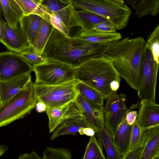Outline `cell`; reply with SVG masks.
<instances>
[{"label": "cell", "mask_w": 159, "mask_h": 159, "mask_svg": "<svg viewBox=\"0 0 159 159\" xmlns=\"http://www.w3.org/2000/svg\"><path fill=\"white\" fill-rule=\"evenodd\" d=\"M116 42L94 43L67 36L55 28L43 54L47 58L64 63L75 68L88 60L103 56Z\"/></svg>", "instance_id": "6da1fadb"}, {"label": "cell", "mask_w": 159, "mask_h": 159, "mask_svg": "<svg viewBox=\"0 0 159 159\" xmlns=\"http://www.w3.org/2000/svg\"><path fill=\"white\" fill-rule=\"evenodd\" d=\"M146 42L140 37L125 38L114 43L103 55L111 61L120 77L136 91L141 78Z\"/></svg>", "instance_id": "7a4b0ae2"}, {"label": "cell", "mask_w": 159, "mask_h": 159, "mask_svg": "<svg viewBox=\"0 0 159 159\" xmlns=\"http://www.w3.org/2000/svg\"><path fill=\"white\" fill-rule=\"evenodd\" d=\"M75 69L77 80L98 91L105 99L113 92L111 82L121 80L111 61L103 56L89 59Z\"/></svg>", "instance_id": "3957f363"}, {"label": "cell", "mask_w": 159, "mask_h": 159, "mask_svg": "<svg viewBox=\"0 0 159 159\" xmlns=\"http://www.w3.org/2000/svg\"><path fill=\"white\" fill-rule=\"evenodd\" d=\"M76 9L97 14L112 24L117 30L125 27L131 14L130 8L125 3L112 0H65Z\"/></svg>", "instance_id": "277c9868"}, {"label": "cell", "mask_w": 159, "mask_h": 159, "mask_svg": "<svg viewBox=\"0 0 159 159\" xmlns=\"http://www.w3.org/2000/svg\"><path fill=\"white\" fill-rule=\"evenodd\" d=\"M34 84L30 80L16 94L0 105V127L23 118L35 107L38 99Z\"/></svg>", "instance_id": "5b68a950"}, {"label": "cell", "mask_w": 159, "mask_h": 159, "mask_svg": "<svg viewBox=\"0 0 159 159\" xmlns=\"http://www.w3.org/2000/svg\"><path fill=\"white\" fill-rule=\"evenodd\" d=\"M79 80L57 85H45L34 83L35 92L38 100L49 108L61 106L75 100L79 93L76 88Z\"/></svg>", "instance_id": "8992f818"}, {"label": "cell", "mask_w": 159, "mask_h": 159, "mask_svg": "<svg viewBox=\"0 0 159 159\" xmlns=\"http://www.w3.org/2000/svg\"><path fill=\"white\" fill-rule=\"evenodd\" d=\"M33 71L36 84L57 85L77 79L75 68L64 63L48 59L42 63L34 66Z\"/></svg>", "instance_id": "52a82bcc"}, {"label": "cell", "mask_w": 159, "mask_h": 159, "mask_svg": "<svg viewBox=\"0 0 159 159\" xmlns=\"http://www.w3.org/2000/svg\"><path fill=\"white\" fill-rule=\"evenodd\" d=\"M126 99L125 94H118L117 91H113L106 99L103 108L104 126L112 139L117 127L132 110L126 107Z\"/></svg>", "instance_id": "ba28073f"}, {"label": "cell", "mask_w": 159, "mask_h": 159, "mask_svg": "<svg viewBox=\"0 0 159 159\" xmlns=\"http://www.w3.org/2000/svg\"><path fill=\"white\" fill-rule=\"evenodd\" d=\"M159 65L154 61L150 50L145 46L140 81L137 90L141 100L155 102L156 88Z\"/></svg>", "instance_id": "9c48e42d"}, {"label": "cell", "mask_w": 159, "mask_h": 159, "mask_svg": "<svg viewBox=\"0 0 159 159\" xmlns=\"http://www.w3.org/2000/svg\"><path fill=\"white\" fill-rule=\"evenodd\" d=\"M42 4L49 10L52 15L66 27L71 29L73 27L82 28L83 21L73 5L63 0H41Z\"/></svg>", "instance_id": "30bf717a"}, {"label": "cell", "mask_w": 159, "mask_h": 159, "mask_svg": "<svg viewBox=\"0 0 159 159\" xmlns=\"http://www.w3.org/2000/svg\"><path fill=\"white\" fill-rule=\"evenodd\" d=\"M32 71V68L19 54L11 51L0 52V81Z\"/></svg>", "instance_id": "8fae6325"}, {"label": "cell", "mask_w": 159, "mask_h": 159, "mask_svg": "<svg viewBox=\"0 0 159 159\" xmlns=\"http://www.w3.org/2000/svg\"><path fill=\"white\" fill-rule=\"evenodd\" d=\"M45 112L48 118L50 133L66 120L72 119H84L81 108L76 99L59 107H47Z\"/></svg>", "instance_id": "7c38bea8"}, {"label": "cell", "mask_w": 159, "mask_h": 159, "mask_svg": "<svg viewBox=\"0 0 159 159\" xmlns=\"http://www.w3.org/2000/svg\"><path fill=\"white\" fill-rule=\"evenodd\" d=\"M0 43L9 51L20 54L30 46L28 39L20 26V21L16 26L12 28L5 22L3 37Z\"/></svg>", "instance_id": "4fadbf2b"}, {"label": "cell", "mask_w": 159, "mask_h": 159, "mask_svg": "<svg viewBox=\"0 0 159 159\" xmlns=\"http://www.w3.org/2000/svg\"><path fill=\"white\" fill-rule=\"evenodd\" d=\"M76 100L80 105L84 120L89 127L96 132L104 124L103 106L95 104L79 94Z\"/></svg>", "instance_id": "5bb4252c"}, {"label": "cell", "mask_w": 159, "mask_h": 159, "mask_svg": "<svg viewBox=\"0 0 159 159\" xmlns=\"http://www.w3.org/2000/svg\"><path fill=\"white\" fill-rule=\"evenodd\" d=\"M31 72L0 81L1 104L7 102L18 93L31 80Z\"/></svg>", "instance_id": "9a60e30c"}, {"label": "cell", "mask_w": 159, "mask_h": 159, "mask_svg": "<svg viewBox=\"0 0 159 159\" xmlns=\"http://www.w3.org/2000/svg\"><path fill=\"white\" fill-rule=\"evenodd\" d=\"M136 120L143 129L159 125V105L156 102L141 100Z\"/></svg>", "instance_id": "2e32d148"}, {"label": "cell", "mask_w": 159, "mask_h": 159, "mask_svg": "<svg viewBox=\"0 0 159 159\" xmlns=\"http://www.w3.org/2000/svg\"><path fill=\"white\" fill-rule=\"evenodd\" d=\"M13 7L20 15L35 14L49 18L51 12L41 3V0H10Z\"/></svg>", "instance_id": "e0dca14e"}, {"label": "cell", "mask_w": 159, "mask_h": 159, "mask_svg": "<svg viewBox=\"0 0 159 159\" xmlns=\"http://www.w3.org/2000/svg\"><path fill=\"white\" fill-rule=\"evenodd\" d=\"M43 18L35 14L24 15L20 16V26L30 47H33L36 41Z\"/></svg>", "instance_id": "ac0fdd59"}, {"label": "cell", "mask_w": 159, "mask_h": 159, "mask_svg": "<svg viewBox=\"0 0 159 159\" xmlns=\"http://www.w3.org/2000/svg\"><path fill=\"white\" fill-rule=\"evenodd\" d=\"M133 125L128 124L125 118L120 124L113 136L116 147L124 158L129 152Z\"/></svg>", "instance_id": "d6986e66"}, {"label": "cell", "mask_w": 159, "mask_h": 159, "mask_svg": "<svg viewBox=\"0 0 159 159\" xmlns=\"http://www.w3.org/2000/svg\"><path fill=\"white\" fill-rule=\"evenodd\" d=\"M77 39L87 42L103 43L116 42L121 39V35L116 32H105L93 29H82L75 37Z\"/></svg>", "instance_id": "ffe728a7"}, {"label": "cell", "mask_w": 159, "mask_h": 159, "mask_svg": "<svg viewBox=\"0 0 159 159\" xmlns=\"http://www.w3.org/2000/svg\"><path fill=\"white\" fill-rule=\"evenodd\" d=\"M125 0L135 10L139 18L149 15L155 16L159 13V0Z\"/></svg>", "instance_id": "44dd1931"}, {"label": "cell", "mask_w": 159, "mask_h": 159, "mask_svg": "<svg viewBox=\"0 0 159 159\" xmlns=\"http://www.w3.org/2000/svg\"><path fill=\"white\" fill-rule=\"evenodd\" d=\"M98 140L105 148L107 159H124L114 143L113 139L106 129L104 124L102 125L95 133Z\"/></svg>", "instance_id": "7402d4cb"}, {"label": "cell", "mask_w": 159, "mask_h": 159, "mask_svg": "<svg viewBox=\"0 0 159 159\" xmlns=\"http://www.w3.org/2000/svg\"><path fill=\"white\" fill-rule=\"evenodd\" d=\"M86 127L88 126L84 119H72L66 120L53 131L50 139L53 140L57 137L64 135H75L80 127Z\"/></svg>", "instance_id": "603a6c76"}, {"label": "cell", "mask_w": 159, "mask_h": 159, "mask_svg": "<svg viewBox=\"0 0 159 159\" xmlns=\"http://www.w3.org/2000/svg\"><path fill=\"white\" fill-rule=\"evenodd\" d=\"M54 27L50 18H43L36 41L32 47L37 53L43 54L45 46Z\"/></svg>", "instance_id": "cb8c5ba5"}, {"label": "cell", "mask_w": 159, "mask_h": 159, "mask_svg": "<svg viewBox=\"0 0 159 159\" xmlns=\"http://www.w3.org/2000/svg\"><path fill=\"white\" fill-rule=\"evenodd\" d=\"M76 88L79 94L84 98L100 106H103L105 98L98 91L79 80L76 85Z\"/></svg>", "instance_id": "d4e9b609"}, {"label": "cell", "mask_w": 159, "mask_h": 159, "mask_svg": "<svg viewBox=\"0 0 159 159\" xmlns=\"http://www.w3.org/2000/svg\"><path fill=\"white\" fill-rule=\"evenodd\" d=\"M159 125L149 139L140 159H159Z\"/></svg>", "instance_id": "484cf974"}, {"label": "cell", "mask_w": 159, "mask_h": 159, "mask_svg": "<svg viewBox=\"0 0 159 159\" xmlns=\"http://www.w3.org/2000/svg\"><path fill=\"white\" fill-rule=\"evenodd\" d=\"M157 125L147 128H141L142 132L139 143L133 150L127 154L124 159H140L149 139Z\"/></svg>", "instance_id": "4316f807"}, {"label": "cell", "mask_w": 159, "mask_h": 159, "mask_svg": "<svg viewBox=\"0 0 159 159\" xmlns=\"http://www.w3.org/2000/svg\"><path fill=\"white\" fill-rule=\"evenodd\" d=\"M103 154L102 146L94 135L91 136L88 143L82 159H105Z\"/></svg>", "instance_id": "83f0119b"}, {"label": "cell", "mask_w": 159, "mask_h": 159, "mask_svg": "<svg viewBox=\"0 0 159 159\" xmlns=\"http://www.w3.org/2000/svg\"><path fill=\"white\" fill-rule=\"evenodd\" d=\"M0 2L7 23L11 27H15L19 21L20 15L13 7L10 0H0Z\"/></svg>", "instance_id": "f1b7e54d"}, {"label": "cell", "mask_w": 159, "mask_h": 159, "mask_svg": "<svg viewBox=\"0 0 159 159\" xmlns=\"http://www.w3.org/2000/svg\"><path fill=\"white\" fill-rule=\"evenodd\" d=\"M77 12L83 22L82 29L90 30L96 24L109 21L101 16L90 11L80 10Z\"/></svg>", "instance_id": "f546056e"}, {"label": "cell", "mask_w": 159, "mask_h": 159, "mask_svg": "<svg viewBox=\"0 0 159 159\" xmlns=\"http://www.w3.org/2000/svg\"><path fill=\"white\" fill-rule=\"evenodd\" d=\"M145 46L150 50L153 60L159 65V25L149 36Z\"/></svg>", "instance_id": "4dcf8cb0"}, {"label": "cell", "mask_w": 159, "mask_h": 159, "mask_svg": "<svg viewBox=\"0 0 159 159\" xmlns=\"http://www.w3.org/2000/svg\"><path fill=\"white\" fill-rule=\"evenodd\" d=\"M19 54L30 66L33 70L34 66L44 63L48 60L43 54L35 52L32 47L30 46Z\"/></svg>", "instance_id": "1f68e13d"}, {"label": "cell", "mask_w": 159, "mask_h": 159, "mask_svg": "<svg viewBox=\"0 0 159 159\" xmlns=\"http://www.w3.org/2000/svg\"><path fill=\"white\" fill-rule=\"evenodd\" d=\"M70 151L67 149L47 147L44 150L42 159H70Z\"/></svg>", "instance_id": "d6a6232c"}, {"label": "cell", "mask_w": 159, "mask_h": 159, "mask_svg": "<svg viewBox=\"0 0 159 159\" xmlns=\"http://www.w3.org/2000/svg\"><path fill=\"white\" fill-rule=\"evenodd\" d=\"M142 132L136 119L133 125L128 152L133 150L138 144L141 139Z\"/></svg>", "instance_id": "836d02e7"}, {"label": "cell", "mask_w": 159, "mask_h": 159, "mask_svg": "<svg viewBox=\"0 0 159 159\" xmlns=\"http://www.w3.org/2000/svg\"><path fill=\"white\" fill-rule=\"evenodd\" d=\"M91 29L109 33L116 32L117 30L115 26L109 21L96 24L94 25Z\"/></svg>", "instance_id": "e575fe53"}, {"label": "cell", "mask_w": 159, "mask_h": 159, "mask_svg": "<svg viewBox=\"0 0 159 159\" xmlns=\"http://www.w3.org/2000/svg\"><path fill=\"white\" fill-rule=\"evenodd\" d=\"M80 135H85L87 136H91L94 135L96 132L92 128L90 127H81L78 130Z\"/></svg>", "instance_id": "d590c367"}, {"label": "cell", "mask_w": 159, "mask_h": 159, "mask_svg": "<svg viewBox=\"0 0 159 159\" xmlns=\"http://www.w3.org/2000/svg\"><path fill=\"white\" fill-rule=\"evenodd\" d=\"M137 112L136 111H130L126 116L125 119L127 123L129 125H133L136 119Z\"/></svg>", "instance_id": "8d00e7d4"}, {"label": "cell", "mask_w": 159, "mask_h": 159, "mask_svg": "<svg viewBox=\"0 0 159 159\" xmlns=\"http://www.w3.org/2000/svg\"><path fill=\"white\" fill-rule=\"evenodd\" d=\"M19 159H41L42 158L35 152L33 151L30 153H25L20 155Z\"/></svg>", "instance_id": "74e56055"}, {"label": "cell", "mask_w": 159, "mask_h": 159, "mask_svg": "<svg viewBox=\"0 0 159 159\" xmlns=\"http://www.w3.org/2000/svg\"><path fill=\"white\" fill-rule=\"evenodd\" d=\"M36 111L39 113H42L45 112L47 107L43 102L38 100L35 107Z\"/></svg>", "instance_id": "f35d334b"}, {"label": "cell", "mask_w": 159, "mask_h": 159, "mask_svg": "<svg viewBox=\"0 0 159 159\" xmlns=\"http://www.w3.org/2000/svg\"><path fill=\"white\" fill-rule=\"evenodd\" d=\"M121 80H115L110 84V87L113 91H117L120 87Z\"/></svg>", "instance_id": "ab89813d"}, {"label": "cell", "mask_w": 159, "mask_h": 159, "mask_svg": "<svg viewBox=\"0 0 159 159\" xmlns=\"http://www.w3.org/2000/svg\"><path fill=\"white\" fill-rule=\"evenodd\" d=\"M1 15L0 14V39H2L4 36L5 22L2 18Z\"/></svg>", "instance_id": "60d3db41"}, {"label": "cell", "mask_w": 159, "mask_h": 159, "mask_svg": "<svg viewBox=\"0 0 159 159\" xmlns=\"http://www.w3.org/2000/svg\"><path fill=\"white\" fill-rule=\"evenodd\" d=\"M8 148L7 146L0 144V157L7 151Z\"/></svg>", "instance_id": "b9f144b4"}, {"label": "cell", "mask_w": 159, "mask_h": 159, "mask_svg": "<svg viewBox=\"0 0 159 159\" xmlns=\"http://www.w3.org/2000/svg\"><path fill=\"white\" fill-rule=\"evenodd\" d=\"M0 14L1 15H3V11L2 8V7L1 5V4L0 2Z\"/></svg>", "instance_id": "7bdbcfd3"}, {"label": "cell", "mask_w": 159, "mask_h": 159, "mask_svg": "<svg viewBox=\"0 0 159 159\" xmlns=\"http://www.w3.org/2000/svg\"><path fill=\"white\" fill-rule=\"evenodd\" d=\"M117 2L121 3H125L124 0H112Z\"/></svg>", "instance_id": "ee69618b"}, {"label": "cell", "mask_w": 159, "mask_h": 159, "mask_svg": "<svg viewBox=\"0 0 159 159\" xmlns=\"http://www.w3.org/2000/svg\"><path fill=\"white\" fill-rule=\"evenodd\" d=\"M1 105V102L0 99V105Z\"/></svg>", "instance_id": "f6af8a7d"}]
</instances>
